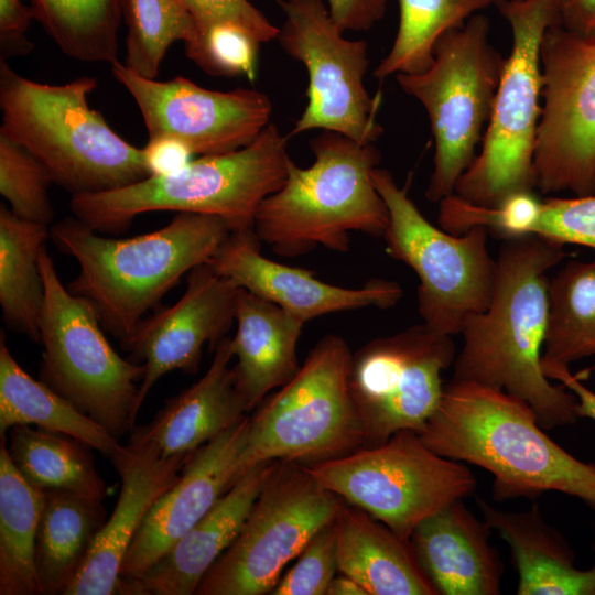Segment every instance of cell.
Masks as SVG:
<instances>
[{"label":"cell","mask_w":595,"mask_h":595,"mask_svg":"<svg viewBox=\"0 0 595 595\" xmlns=\"http://www.w3.org/2000/svg\"><path fill=\"white\" fill-rule=\"evenodd\" d=\"M595 355V259L570 261L549 281L543 366L569 367Z\"/></svg>","instance_id":"d6a6232c"},{"label":"cell","mask_w":595,"mask_h":595,"mask_svg":"<svg viewBox=\"0 0 595 595\" xmlns=\"http://www.w3.org/2000/svg\"><path fill=\"white\" fill-rule=\"evenodd\" d=\"M489 20L472 15L435 43L423 72L397 74L399 87L425 109L434 139V166L425 192L439 203L452 195L474 161L490 120L506 58L488 39Z\"/></svg>","instance_id":"ba28073f"},{"label":"cell","mask_w":595,"mask_h":595,"mask_svg":"<svg viewBox=\"0 0 595 595\" xmlns=\"http://www.w3.org/2000/svg\"><path fill=\"white\" fill-rule=\"evenodd\" d=\"M0 439V595H37L35 543L44 491L25 482Z\"/></svg>","instance_id":"4dcf8cb0"},{"label":"cell","mask_w":595,"mask_h":595,"mask_svg":"<svg viewBox=\"0 0 595 595\" xmlns=\"http://www.w3.org/2000/svg\"><path fill=\"white\" fill-rule=\"evenodd\" d=\"M208 264L220 275L263 298L302 322L363 307L389 309L402 298L394 282L374 279L361 288H344L317 279L306 269L279 263L261 253L253 228L230 231Z\"/></svg>","instance_id":"44dd1931"},{"label":"cell","mask_w":595,"mask_h":595,"mask_svg":"<svg viewBox=\"0 0 595 595\" xmlns=\"http://www.w3.org/2000/svg\"><path fill=\"white\" fill-rule=\"evenodd\" d=\"M544 375L549 379L561 382L577 399V414L595 421V392L585 387L576 376L572 375L569 367L543 366Z\"/></svg>","instance_id":"bcb514c9"},{"label":"cell","mask_w":595,"mask_h":595,"mask_svg":"<svg viewBox=\"0 0 595 595\" xmlns=\"http://www.w3.org/2000/svg\"><path fill=\"white\" fill-rule=\"evenodd\" d=\"M329 14L345 31H369L387 9V0H325Z\"/></svg>","instance_id":"ee69618b"},{"label":"cell","mask_w":595,"mask_h":595,"mask_svg":"<svg viewBox=\"0 0 595 595\" xmlns=\"http://www.w3.org/2000/svg\"><path fill=\"white\" fill-rule=\"evenodd\" d=\"M541 115L534 188L543 194L595 193V34L550 25L542 39Z\"/></svg>","instance_id":"9a60e30c"},{"label":"cell","mask_w":595,"mask_h":595,"mask_svg":"<svg viewBox=\"0 0 595 595\" xmlns=\"http://www.w3.org/2000/svg\"><path fill=\"white\" fill-rule=\"evenodd\" d=\"M190 455L164 457L132 429L129 443L109 457L121 479L115 509L63 595L120 594V572L133 538L154 502L178 480Z\"/></svg>","instance_id":"ffe728a7"},{"label":"cell","mask_w":595,"mask_h":595,"mask_svg":"<svg viewBox=\"0 0 595 595\" xmlns=\"http://www.w3.org/2000/svg\"><path fill=\"white\" fill-rule=\"evenodd\" d=\"M105 516L100 500L67 491H44L35 543L41 594L63 595L105 523Z\"/></svg>","instance_id":"f1b7e54d"},{"label":"cell","mask_w":595,"mask_h":595,"mask_svg":"<svg viewBox=\"0 0 595 595\" xmlns=\"http://www.w3.org/2000/svg\"><path fill=\"white\" fill-rule=\"evenodd\" d=\"M283 12L277 41L309 76L306 106L291 136L315 129L375 143L383 132L377 120L380 97L364 84L369 67L368 44L348 40L332 19L325 0H277Z\"/></svg>","instance_id":"5bb4252c"},{"label":"cell","mask_w":595,"mask_h":595,"mask_svg":"<svg viewBox=\"0 0 595 595\" xmlns=\"http://www.w3.org/2000/svg\"><path fill=\"white\" fill-rule=\"evenodd\" d=\"M483 519L508 544L518 574V595H595V563L575 567V553L565 538L547 523L540 506L500 510L476 498ZM595 553V530L592 544Z\"/></svg>","instance_id":"d4e9b609"},{"label":"cell","mask_w":595,"mask_h":595,"mask_svg":"<svg viewBox=\"0 0 595 595\" xmlns=\"http://www.w3.org/2000/svg\"><path fill=\"white\" fill-rule=\"evenodd\" d=\"M97 85L91 76L39 83L0 60V132L26 148L71 195L112 191L149 177L142 150L89 106Z\"/></svg>","instance_id":"277c9868"},{"label":"cell","mask_w":595,"mask_h":595,"mask_svg":"<svg viewBox=\"0 0 595 595\" xmlns=\"http://www.w3.org/2000/svg\"><path fill=\"white\" fill-rule=\"evenodd\" d=\"M371 176L389 213L386 251L418 275L422 323L441 334L459 335L465 320L486 310L491 299L496 259L488 251L487 229L451 234L423 216L388 170L377 166Z\"/></svg>","instance_id":"7c38bea8"},{"label":"cell","mask_w":595,"mask_h":595,"mask_svg":"<svg viewBox=\"0 0 595 595\" xmlns=\"http://www.w3.org/2000/svg\"><path fill=\"white\" fill-rule=\"evenodd\" d=\"M351 363L343 337L328 334L316 343L295 376L249 415L240 476L262 462L310 465L364 446L349 386Z\"/></svg>","instance_id":"52a82bcc"},{"label":"cell","mask_w":595,"mask_h":595,"mask_svg":"<svg viewBox=\"0 0 595 595\" xmlns=\"http://www.w3.org/2000/svg\"><path fill=\"white\" fill-rule=\"evenodd\" d=\"M127 26L123 64L145 78H155L172 44L193 42L197 25L183 0H121Z\"/></svg>","instance_id":"d590c367"},{"label":"cell","mask_w":595,"mask_h":595,"mask_svg":"<svg viewBox=\"0 0 595 595\" xmlns=\"http://www.w3.org/2000/svg\"><path fill=\"white\" fill-rule=\"evenodd\" d=\"M35 21L68 57L86 63L119 61L121 0H28Z\"/></svg>","instance_id":"836d02e7"},{"label":"cell","mask_w":595,"mask_h":595,"mask_svg":"<svg viewBox=\"0 0 595 595\" xmlns=\"http://www.w3.org/2000/svg\"><path fill=\"white\" fill-rule=\"evenodd\" d=\"M288 141L270 122L239 150L203 155L175 173L121 188L71 195V210L100 234L123 232L137 216L159 210L217 216L230 231L250 229L260 204L286 178Z\"/></svg>","instance_id":"8992f818"},{"label":"cell","mask_w":595,"mask_h":595,"mask_svg":"<svg viewBox=\"0 0 595 595\" xmlns=\"http://www.w3.org/2000/svg\"><path fill=\"white\" fill-rule=\"evenodd\" d=\"M15 425L37 428L72 436L110 457L119 440L71 401L31 377L10 353L0 334V437Z\"/></svg>","instance_id":"83f0119b"},{"label":"cell","mask_w":595,"mask_h":595,"mask_svg":"<svg viewBox=\"0 0 595 595\" xmlns=\"http://www.w3.org/2000/svg\"><path fill=\"white\" fill-rule=\"evenodd\" d=\"M491 529L458 499L422 520L410 537L414 555L437 595H498L504 562Z\"/></svg>","instance_id":"603a6c76"},{"label":"cell","mask_w":595,"mask_h":595,"mask_svg":"<svg viewBox=\"0 0 595 595\" xmlns=\"http://www.w3.org/2000/svg\"><path fill=\"white\" fill-rule=\"evenodd\" d=\"M34 11L23 0H0V60L23 57L33 51L28 31Z\"/></svg>","instance_id":"b9f144b4"},{"label":"cell","mask_w":595,"mask_h":595,"mask_svg":"<svg viewBox=\"0 0 595 595\" xmlns=\"http://www.w3.org/2000/svg\"><path fill=\"white\" fill-rule=\"evenodd\" d=\"M231 349L236 386L248 412L300 369L298 343L304 322L245 289L238 291Z\"/></svg>","instance_id":"484cf974"},{"label":"cell","mask_w":595,"mask_h":595,"mask_svg":"<svg viewBox=\"0 0 595 595\" xmlns=\"http://www.w3.org/2000/svg\"><path fill=\"white\" fill-rule=\"evenodd\" d=\"M337 572V529L334 519L310 539L295 564L280 577L270 594L326 595Z\"/></svg>","instance_id":"f35d334b"},{"label":"cell","mask_w":595,"mask_h":595,"mask_svg":"<svg viewBox=\"0 0 595 595\" xmlns=\"http://www.w3.org/2000/svg\"><path fill=\"white\" fill-rule=\"evenodd\" d=\"M50 232L55 247L79 266L67 289L122 342L184 274L209 261L230 229L217 216L182 212L167 225L129 238L104 237L75 216Z\"/></svg>","instance_id":"3957f363"},{"label":"cell","mask_w":595,"mask_h":595,"mask_svg":"<svg viewBox=\"0 0 595 595\" xmlns=\"http://www.w3.org/2000/svg\"><path fill=\"white\" fill-rule=\"evenodd\" d=\"M238 291L208 262L199 264L186 274L185 291L174 304L144 317L121 342L145 368L139 408L162 376L198 370L203 346L209 343L215 348L234 324Z\"/></svg>","instance_id":"ac0fdd59"},{"label":"cell","mask_w":595,"mask_h":595,"mask_svg":"<svg viewBox=\"0 0 595 595\" xmlns=\"http://www.w3.org/2000/svg\"><path fill=\"white\" fill-rule=\"evenodd\" d=\"M453 336L423 323L372 339L353 354L349 386L365 434L364 446L394 433H420L440 404L442 372L456 357Z\"/></svg>","instance_id":"2e32d148"},{"label":"cell","mask_w":595,"mask_h":595,"mask_svg":"<svg viewBox=\"0 0 595 595\" xmlns=\"http://www.w3.org/2000/svg\"><path fill=\"white\" fill-rule=\"evenodd\" d=\"M40 267L45 300L39 378L119 440L136 426L144 365L112 348L94 307L63 284L46 246Z\"/></svg>","instance_id":"30bf717a"},{"label":"cell","mask_w":595,"mask_h":595,"mask_svg":"<svg viewBox=\"0 0 595 595\" xmlns=\"http://www.w3.org/2000/svg\"><path fill=\"white\" fill-rule=\"evenodd\" d=\"M51 239L50 227L17 216L0 206V305L6 325L41 342L45 300L40 256Z\"/></svg>","instance_id":"f546056e"},{"label":"cell","mask_w":595,"mask_h":595,"mask_svg":"<svg viewBox=\"0 0 595 595\" xmlns=\"http://www.w3.org/2000/svg\"><path fill=\"white\" fill-rule=\"evenodd\" d=\"M555 24L582 35L595 34V0H554Z\"/></svg>","instance_id":"f6af8a7d"},{"label":"cell","mask_w":595,"mask_h":595,"mask_svg":"<svg viewBox=\"0 0 595 595\" xmlns=\"http://www.w3.org/2000/svg\"><path fill=\"white\" fill-rule=\"evenodd\" d=\"M543 430L523 400L452 379L419 434L436 454L489 472L495 501L558 491L595 511V463L573 456Z\"/></svg>","instance_id":"7a4b0ae2"},{"label":"cell","mask_w":595,"mask_h":595,"mask_svg":"<svg viewBox=\"0 0 595 595\" xmlns=\"http://www.w3.org/2000/svg\"><path fill=\"white\" fill-rule=\"evenodd\" d=\"M530 235L595 249V193L542 199Z\"/></svg>","instance_id":"ab89813d"},{"label":"cell","mask_w":595,"mask_h":595,"mask_svg":"<svg viewBox=\"0 0 595 595\" xmlns=\"http://www.w3.org/2000/svg\"><path fill=\"white\" fill-rule=\"evenodd\" d=\"M9 455L31 486L102 501L106 484L83 442L45 429L15 425L9 431Z\"/></svg>","instance_id":"1f68e13d"},{"label":"cell","mask_w":595,"mask_h":595,"mask_svg":"<svg viewBox=\"0 0 595 595\" xmlns=\"http://www.w3.org/2000/svg\"><path fill=\"white\" fill-rule=\"evenodd\" d=\"M274 1H277V0H274Z\"/></svg>","instance_id":"c3c4849f"},{"label":"cell","mask_w":595,"mask_h":595,"mask_svg":"<svg viewBox=\"0 0 595 595\" xmlns=\"http://www.w3.org/2000/svg\"><path fill=\"white\" fill-rule=\"evenodd\" d=\"M325 489L410 541L414 528L455 500L475 494L477 479L463 463L432 451L412 430L385 443L304 465Z\"/></svg>","instance_id":"8fae6325"},{"label":"cell","mask_w":595,"mask_h":595,"mask_svg":"<svg viewBox=\"0 0 595 595\" xmlns=\"http://www.w3.org/2000/svg\"><path fill=\"white\" fill-rule=\"evenodd\" d=\"M565 257L562 245L537 235L504 240L490 302L468 316L453 378L504 390L527 402L544 430L573 425L577 399L544 375L542 349L549 320L547 273Z\"/></svg>","instance_id":"6da1fadb"},{"label":"cell","mask_w":595,"mask_h":595,"mask_svg":"<svg viewBox=\"0 0 595 595\" xmlns=\"http://www.w3.org/2000/svg\"><path fill=\"white\" fill-rule=\"evenodd\" d=\"M188 60L212 76H246L253 82L260 43L244 28L228 22L213 23L197 31L184 44Z\"/></svg>","instance_id":"74e56055"},{"label":"cell","mask_w":595,"mask_h":595,"mask_svg":"<svg viewBox=\"0 0 595 595\" xmlns=\"http://www.w3.org/2000/svg\"><path fill=\"white\" fill-rule=\"evenodd\" d=\"M337 567L368 595H437L420 566L410 541L355 506L336 518Z\"/></svg>","instance_id":"4316f807"},{"label":"cell","mask_w":595,"mask_h":595,"mask_svg":"<svg viewBox=\"0 0 595 595\" xmlns=\"http://www.w3.org/2000/svg\"><path fill=\"white\" fill-rule=\"evenodd\" d=\"M149 176H162L184 169L194 153L181 140L170 136L148 138L141 149Z\"/></svg>","instance_id":"7bdbcfd3"},{"label":"cell","mask_w":595,"mask_h":595,"mask_svg":"<svg viewBox=\"0 0 595 595\" xmlns=\"http://www.w3.org/2000/svg\"><path fill=\"white\" fill-rule=\"evenodd\" d=\"M507 20L512 45L505 61L482 149L458 178L454 193L478 206L495 207L508 195L534 191L533 154L541 115L540 51L555 24L554 0H495Z\"/></svg>","instance_id":"9c48e42d"},{"label":"cell","mask_w":595,"mask_h":595,"mask_svg":"<svg viewBox=\"0 0 595 595\" xmlns=\"http://www.w3.org/2000/svg\"><path fill=\"white\" fill-rule=\"evenodd\" d=\"M197 30L213 23L228 22L247 30L260 44L277 39L279 28L274 25L249 0H183Z\"/></svg>","instance_id":"60d3db41"},{"label":"cell","mask_w":595,"mask_h":595,"mask_svg":"<svg viewBox=\"0 0 595 595\" xmlns=\"http://www.w3.org/2000/svg\"><path fill=\"white\" fill-rule=\"evenodd\" d=\"M326 595H368L361 585L354 578L339 573L332 580Z\"/></svg>","instance_id":"7dc6e473"},{"label":"cell","mask_w":595,"mask_h":595,"mask_svg":"<svg viewBox=\"0 0 595 595\" xmlns=\"http://www.w3.org/2000/svg\"><path fill=\"white\" fill-rule=\"evenodd\" d=\"M342 505L303 464L274 461L239 533L195 594H270L284 567L335 519Z\"/></svg>","instance_id":"4fadbf2b"},{"label":"cell","mask_w":595,"mask_h":595,"mask_svg":"<svg viewBox=\"0 0 595 595\" xmlns=\"http://www.w3.org/2000/svg\"><path fill=\"white\" fill-rule=\"evenodd\" d=\"M214 349L197 382L166 400L151 423L134 426L164 457L190 455L248 412L230 366L231 338L225 336Z\"/></svg>","instance_id":"cb8c5ba5"},{"label":"cell","mask_w":595,"mask_h":595,"mask_svg":"<svg viewBox=\"0 0 595 595\" xmlns=\"http://www.w3.org/2000/svg\"><path fill=\"white\" fill-rule=\"evenodd\" d=\"M110 69L138 106L148 138H176L194 155L245 148L270 123L272 102L257 89L210 90L182 76L160 82L138 75L120 61Z\"/></svg>","instance_id":"e0dca14e"},{"label":"cell","mask_w":595,"mask_h":595,"mask_svg":"<svg viewBox=\"0 0 595 595\" xmlns=\"http://www.w3.org/2000/svg\"><path fill=\"white\" fill-rule=\"evenodd\" d=\"M53 177L26 148L0 132V194L19 217L50 225L54 208L48 195Z\"/></svg>","instance_id":"8d00e7d4"},{"label":"cell","mask_w":595,"mask_h":595,"mask_svg":"<svg viewBox=\"0 0 595 595\" xmlns=\"http://www.w3.org/2000/svg\"><path fill=\"white\" fill-rule=\"evenodd\" d=\"M249 415L195 450L178 480L151 507L122 563L121 578H138L159 561L241 477Z\"/></svg>","instance_id":"d6986e66"},{"label":"cell","mask_w":595,"mask_h":595,"mask_svg":"<svg viewBox=\"0 0 595 595\" xmlns=\"http://www.w3.org/2000/svg\"><path fill=\"white\" fill-rule=\"evenodd\" d=\"M274 461L246 472L159 561L138 578H121L125 595H193L239 533Z\"/></svg>","instance_id":"7402d4cb"},{"label":"cell","mask_w":595,"mask_h":595,"mask_svg":"<svg viewBox=\"0 0 595 595\" xmlns=\"http://www.w3.org/2000/svg\"><path fill=\"white\" fill-rule=\"evenodd\" d=\"M495 0H398L399 26L388 54L374 69L385 79L397 74H416L433 61L435 43L446 31L461 28L475 12Z\"/></svg>","instance_id":"e575fe53"},{"label":"cell","mask_w":595,"mask_h":595,"mask_svg":"<svg viewBox=\"0 0 595 595\" xmlns=\"http://www.w3.org/2000/svg\"><path fill=\"white\" fill-rule=\"evenodd\" d=\"M310 147L313 163L292 160L282 186L260 204L253 224L260 241L293 258L318 246L346 252L350 232L383 237L389 213L371 176L381 158L375 143L322 130Z\"/></svg>","instance_id":"5b68a950"}]
</instances>
